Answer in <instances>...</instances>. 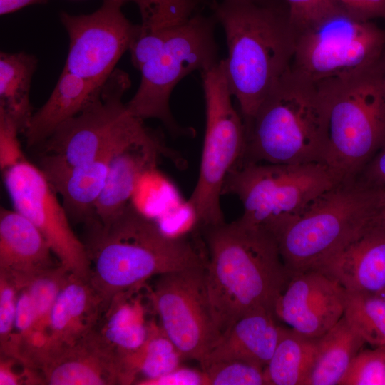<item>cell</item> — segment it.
Listing matches in <instances>:
<instances>
[{
	"label": "cell",
	"mask_w": 385,
	"mask_h": 385,
	"mask_svg": "<svg viewBox=\"0 0 385 385\" xmlns=\"http://www.w3.org/2000/svg\"><path fill=\"white\" fill-rule=\"evenodd\" d=\"M103 302L88 279L69 274L53 305L48 339L36 361L46 354L70 346L93 331Z\"/></svg>",
	"instance_id": "obj_20"
},
{
	"label": "cell",
	"mask_w": 385,
	"mask_h": 385,
	"mask_svg": "<svg viewBox=\"0 0 385 385\" xmlns=\"http://www.w3.org/2000/svg\"><path fill=\"white\" fill-rule=\"evenodd\" d=\"M295 34L335 8L331 0H283Z\"/></svg>",
	"instance_id": "obj_34"
},
{
	"label": "cell",
	"mask_w": 385,
	"mask_h": 385,
	"mask_svg": "<svg viewBox=\"0 0 385 385\" xmlns=\"http://www.w3.org/2000/svg\"><path fill=\"white\" fill-rule=\"evenodd\" d=\"M123 0H103L88 14H60V21L69 38L64 71L101 88L128 51L136 31L123 14Z\"/></svg>",
	"instance_id": "obj_14"
},
{
	"label": "cell",
	"mask_w": 385,
	"mask_h": 385,
	"mask_svg": "<svg viewBox=\"0 0 385 385\" xmlns=\"http://www.w3.org/2000/svg\"><path fill=\"white\" fill-rule=\"evenodd\" d=\"M318 270L347 291L380 293L385 288V228L369 227Z\"/></svg>",
	"instance_id": "obj_19"
},
{
	"label": "cell",
	"mask_w": 385,
	"mask_h": 385,
	"mask_svg": "<svg viewBox=\"0 0 385 385\" xmlns=\"http://www.w3.org/2000/svg\"><path fill=\"white\" fill-rule=\"evenodd\" d=\"M376 225L385 228V195L381 211L377 217Z\"/></svg>",
	"instance_id": "obj_40"
},
{
	"label": "cell",
	"mask_w": 385,
	"mask_h": 385,
	"mask_svg": "<svg viewBox=\"0 0 385 385\" xmlns=\"http://www.w3.org/2000/svg\"><path fill=\"white\" fill-rule=\"evenodd\" d=\"M37 64L33 54L0 53V111L7 115L23 134L34 113L30 91Z\"/></svg>",
	"instance_id": "obj_25"
},
{
	"label": "cell",
	"mask_w": 385,
	"mask_h": 385,
	"mask_svg": "<svg viewBox=\"0 0 385 385\" xmlns=\"http://www.w3.org/2000/svg\"><path fill=\"white\" fill-rule=\"evenodd\" d=\"M381 61L351 76L317 83L326 126L324 163L343 179L357 177L385 145Z\"/></svg>",
	"instance_id": "obj_6"
},
{
	"label": "cell",
	"mask_w": 385,
	"mask_h": 385,
	"mask_svg": "<svg viewBox=\"0 0 385 385\" xmlns=\"http://www.w3.org/2000/svg\"><path fill=\"white\" fill-rule=\"evenodd\" d=\"M240 163H324L326 126L317 84L289 68L245 126Z\"/></svg>",
	"instance_id": "obj_5"
},
{
	"label": "cell",
	"mask_w": 385,
	"mask_h": 385,
	"mask_svg": "<svg viewBox=\"0 0 385 385\" xmlns=\"http://www.w3.org/2000/svg\"><path fill=\"white\" fill-rule=\"evenodd\" d=\"M69 274L59 265L36 274L21 284L30 293L36 311L34 346L29 361H34L46 347L51 312Z\"/></svg>",
	"instance_id": "obj_29"
},
{
	"label": "cell",
	"mask_w": 385,
	"mask_h": 385,
	"mask_svg": "<svg viewBox=\"0 0 385 385\" xmlns=\"http://www.w3.org/2000/svg\"><path fill=\"white\" fill-rule=\"evenodd\" d=\"M206 265L158 276L149 290L160 326L184 359L199 363L220 339L206 284Z\"/></svg>",
	"instance_id": "obj_12"
},
{
	"label": "cell",
	"mask_w": 385,
	"mask_h": 385,
	"mask_svg": "<svg viewBox=\"0 0 385 385\" xmlns=\"http://www.w3.org/2000/svg\"><path fill=\"white\" fill-rule=\"evenodd\" d=\"M13 209L31 221L44 236L61 265L70 274L88 279L86 247L38 166L24 158L2 170Z\"/></svg>",
	"instance_id": "obj_13"
},
{
	"label": "cell",
	"mask_w": 385,
	"mask_h": 385,
	"mask_svg": "<svg viewBox=\"0 0 385 385\" xmlns=\"http://www.w3.org/2000/svg\"><path fill=\"white\" fill-rule=\"evenodd\" d=\"M20 131L15 123L0 111V167L4 170L26 158L18 140Z\"/></svg>",
	"instance_id": "obj_35"
},
{
	"label": "cell",
	"mask_w": 385,
	"mask_h": 385,
	"mask_svg": "<svg viewBox=\"0 0 385 385\" xmlns=\"http://www.w3.org/2000/svg\"><path fill=\"white\" fill-rule=\"evenodd\" d=\"M217 24L213 15L198 11L168 29L158 53L139 70V86L126 103L133 115L143 120H159L171 133L187 134L171 113L170 95L184 77L220 62L215 39Z\"/></svg>",
	"instance_id": "obj_8"
},
{
	"label": "cell",
	"mask_w": 385,
	"mask_h": 385,
	"mask_svg": "<svg viewBox=\"0 0 385 385\" xmlns=\"http://www.w3.org/2000/svg\"><path fill=\"white\" fill-rule=\"evenodd\" d=\"M17 282L0 271V353L13 358L16 302L19 291Z\"/></svg>",
	"instance_id": "obj_33"
},
{
	"label": "cell",
	"mask_w": 385,
	"mask_h": 385,
	"mask_svg": "<svg viewBox=\"0 0 385 385\" xmlns=\"http://www.w3.org/2000/svg\"><path fill=\"white\" fill-rule=\"evenodd\" d=\"M121 356L131 384L163 376L179 367L184 359L154 320L150 322L148 337L142 346Z\"/></svg>",
	"instance_id": "obj_28"
},
{
	"label": "cell",
	"mask_w": 385,
	"mask_h": 385,
	"mask_svg": "<svg viewBox=\"0 0 385 385\" xmlns=\"http://www.w3.org/2000/svg\"><path fill=\"white\" fill-rule=\"evenodd\" d=\"M130 86L128 73L115 68L100 96L62 123L40 145L43 155L77 165L96 160L149 137L153 132L123 101Z\"/></svg>",
	"instance_id": "obj_11"
},
{
	"label": "cell",
	"mask_w": 385,
	"mask_h": 385,
	"mask_svg": "<svg viewBox=\"0 0 385 385\" xmlns=\"http://www.w3.org/2000/svg\"><path fill=\"white\" fill-rule=\"evenodd\" d=\"M339 385H385V347L361 349Z\"/></svg>",
	"instance_id": "obj_32"
},
{
	"label": "cell",
	"mask_w": 385,
	"mask_h": 385,
	"mask_svg": "<svg viewBox=\"0 0 385 385\" xmlns=\"http://www.w3.org/2000/svg\"><path fill=\"white\" fill-rule=\"evenodd\" d=\"M344 316L366 343L385 347V302L379 296L346 290Z\"/></svg>",
	"instance_id": "obj_30"
},
{
	"label": "cell",
	"mask_w": 385,
	"mask_h": 385,
	"mask_svg": "<svg viewBox=\"0 0 385 385\" xmlns=\"http://www.w3.org/2000/svg\"><path fill=\"white\" fill-rule=\"evenodd\" d=\"M208 260L206 284L222 335L242 317L258 310L274 314L291 277L276 239L237 219L202 227Z\"/></svg>",
	"instance_id": "obj_1"
},
{
	"label": "cell",
	"mask_w": 385,
	"mask_h": 385,
	"mask_svg": "<svg viewBox=\"0 0 385 385\" xmlns=\"http://www.w3.org/2000/svg\"><path fill=\"white\" fill-rule=\"evenodd\" d=\"M161 156L173 158L174 153L154 132L113 155L96 205L101 225L111 222L131 202L141 179L155 170Z\"/></svg>",
	"instance_id": "obj_17"
},
{
	"label": "cell",
	"mask_w": 385,
	"mask_h": 385,
	"mask_svg": "<svg viewBox=\"0 0 385 385\" xmlns=\"http://www.w3.org/2000/svg\"><path fill=\"white\" fill-rule=\"evenodd\" d=\"M140 385H207L205 372L180 366L158 379L138 381Z\"/></svg>",
	"instance_id": "obj_37"
},
{
	"label": "cell",
	"mask_w": 385,
	"mask_h": 385,
	"mask_svg": "<svg viewBox=\"0 0 385 385\" xmlns=\"http://www.w3.org/2000/svg\"><path fill=\"white\" fill-rule=\"evenodd\" d=\"M84 228L88 281L104 309L115 296L151 277L207 264L191 242L165 233L131 202L108 224L97 220Z\"/></svg>",
	"instance_id": "obj_3"
},
{
	"label": "cell",
	"mask_w": 385,
	"mask_h": 385,
	"mask_svg": "<svg viewBox=\"0 0 385 385\" xmlns=\"http://www.w3.org/2000/svg\"><path fill=\"white\" fill-rule=\"evenodd\" d=\"M385 188L359 176L344 179L318 196L276 237L290 277L319 269L376 224Z\"/></svg>",
	"instance_id": "obj_4"
},
{
	"label": "cell",
	"mask_w": 385,
	"mask_h": 385,
	"mask_svg": "<svg viewBox=\"0 0 385 385\" xmlns=\"http://www.w3.org/2000/svg\"><path fill=\"white\" fill-rule=\"evenodd\" d=\"M346 289L319 270L292 276L278 298L274 314L298 334L311 339L324 334L343 317Z\"/></svg>",
	"instance_id": "obj_15"
},
{
	"label": "cell",
	"mask_w": 385,
	"mask_h": 385,
	"mask_svg": "<svg viewBox=\"0 0 385 385\" xmlns=\"http://www.w3.org/2000/svg\"><path fill=\"white\" fill-rule=\"evenodd\" d=\"M210 6L224 29L225 73L245 126L290 68L295 32L283 0H213Z\"/></svg>",
	"instance_id": "obj_2"
},
{
	"label": "cell",
	"mask_w": 385,
	"mask_h": 385,
	"mask_svg": "<svg viewBox=\"0 0 385 385\" xmlns=\"http://www.w3.org/2000/svg\"><path fill=\"white\" fill-rule=\"evenodd\" d=\"M254 1H260V2H266V1H272V0H254Z\"/></svg>",
	"instance_id": "obj_43"
},
{
	"label": "cell",
	"mask_w": 385,
	"mask_h": 385,
	"mask_svg": "<svg viewBox=\"0 0 385 385\" xmlns=\"http://www.w3.org/2000/svg\"><path fill=\"white\" fill-rule=\"evenodd\" d=\"M385 302V288L379 294H377Z\"/></svg>",
	"instance_id": "obj_42"
},
{
	"label": "cell",
	"mask_w": 385,
	"mask_h": 385,
	"mask_svg": "<svg viewBox=\"0 0 385 385\" xmlns=\"http://www.w3.org/2000/svg\"><path fill=\"white\" fill-rule=\"evenodd\" d=\"M117 151L77 165H69L45 155L40 158L38 167L61 197L71 222L86 226L97 220V202L106 183L109 163Z\"/></svg>",
	"instance_id": "obj_18"
},
{
	"label": "cell",
	"mask_w": 385,
	"mask_h": 385,
	"mask_svg": "<svg viewBox=\"0 0 385 385\" xmlns=\"http://www.w3.org/2000/svg\"><path fill=\"white\" fill-rule=\"evenodd\" d=\"M384 53L385 31L335 7L295 34L290 68L317 83L370 69Z\"/></svg>",
	"instance_id": "obj_10"
},
{
	"label": "cell",
	"mask_w": 385,
	"mask_h": 385,
	"mask_svg": "<svg viewBox=\"0 0 385 385\" xmlns=\"http://www.w3.org/2000/svg\"><path fill=\"white\" fill-rule=\"evenodd\" d=\"M49 0H0V14L6 15L25 6L47 3Z\"/></svg>",
	"instance_id": "obj_39"
},
{
	"label": "cell",
	"mask_w": 385,
	"mask_h": 385,
	"mask_svg": "<svg viewBox=\"0 0 385 385\" xmlns=\"http://www.w3.org/2000/svg\"><path fill=\"white\" fill-rule=\"evenodd\" d=\"M206 125L200 170L188 201L202 228L225 221L221 207L222 186L229 172L239 163L245 148V127L232 103L222 59L201 72Z\"/></svg>",
	"instance_id": "obj_9"
},
{
	"label": "cell",
	"mask_w": 385,
	"mask_h": 385,
	"mask_svg": "<svg viewBox=\"0 0 385 385\" xmlns=\"http://www.w3.org/2000/svg\"><path fill=\"white\" fill-rule=\"evenodd\" d=\"M102 87L97 88L86 79L63 70L48 100L33 113L24 133L27 146L41 145L62 123L78 115L96 99Z\"/></svg>",
	"instance_id": "obj_23"
},
{
	"label": "cell",
	"mask_w": 385,
	"mask_h": 385,
	"mask_svg": "<svg viewBox=\"0 0 385 385\" xmlns=\"http://www.w3.org/2000/svg\"><path fill=\"white\" fill-rule=\"evenodd\" d=\"M55 260L50 245L31 221L14 209L1 207L0 271L21 285L36 274L61 265Z\"/></svg>",
	"instance_id": "obj_21"
},
{
	"label": "cell",
	"mask_w": 385,
	"mask_h": 385,
	"mask_svg": "<svg viewBox=\"0 0 385 385\" xmlns=\"http://www.w3.org/2000/svg\"><path fill=\"white\" fill-rule=\"evenodd\" d=\"M317 351V339L282 327L273 354L264 368L266 385H308Z\"/></svg>",
	"instance_id": "obj_27"
},
{
	"label": "cell",
	"mask_w": 385,
	"mask_h": 385,
	"mask_svg": "<svg viewBox=\"0 0 385 385\" xmlns=\"http://www.w3.org/2000/svg\"><path fill=\"white\" fill-rule=\"evenodd\" d=\"M358 176L369 183L385 188V145L368 163Z\"/></svg>",
	"instance_id": "obj_38"
},
{
	"label": "cell",
	"mask_w": 385,
	"mask_h": 385,
	"mask_svg": "<svg viewBox=\"0 0 385 385\" xmlns=\"http://www.w3.org/2000/svg\"><path fill=\"white\" fill-rule=\"evenodd\" d=\"M36 371L43 384H130L122 356L96 329L73 344L44 355Z\"/></svg>",
	"instance_id": "obj_16"
},
{
	"label": "cell",
	"mask_w": 385,
	"mask_h": 385,
	"mask_svg": "<svg viewBox=\"0 0 385 385\" xmlns=\"http://www.w3.org/2000/svg\"><path fill=\"white\" fill-rule=\"evenodd\" d=\"M335 7L356 18L385 19V0H331Z\"/></svg>",
	"instance_id": "obj_36"
},
{
	"label": "cell",
	"mask_w": 385,
	"mask_h": 385,
	"mask_svg": "<svg viewBox=\"0 0 385 385\" xmlns=\"http://www.w3.org/2000/svg\"><path fill=\"white\" fill-rule=\"evenodd\" d=\"M366 344L343 317L317 338V351L308 385H339L351 361Z\"/></svg>",
	"instance_id": "obj_26"
},
{
	"label": "cell",
	"mask_w": 385,
	"mask_h": 385,
	"mask_svg": "<svg viewBox=\"0 0 385 385\" xmlns=\"http://www.w3.org/2000/svg\"><path fill=\"white\" fill-rule=\"evenodd\" d=\"M207 385H266L264 367L242 360H226L202 367Z\"/></svg>",
	"instance_id": "obj_31"
},
{
	"label": "cell",
	"mask_w": 385,
	"mask_h": 385,
	"mask_svg": "<svg viewBox=\"0 0 385 385\" xmlns=\"http://www.w3.org/2000/svg\"><path fill=\"white\" fill-rule=\"evenodd\" d=\"M382 86L385 93V53L381 61Z\"/></svg>",
	"instance_id": "obj_41"
},
{
	"label": "cell",
	"mask_w": 385,
	"mask_h": 385,
	"mask_svg": "<svg viewBox=\"0 0 385 385\" xmlns=\"http://www.w3.org/2000/svg\"><path fill=\"white\" fill-rule=\"evenodd\" d=\"M342 180L324 163H240L227 174L222 195L240 200V221L275 238L318 196Z\"/></svg>",
	"instance_id": "obj_7"
},
{
	"label": "cell",
	"mask_w": 385,
	"mask_h": 385,
	"mask_svg": "<svg viewBox=\"0 0 385 385\" xmlns=\"http://www.w3.org/2000/svg\"><path fill=\"white\" fill-rule=\"evenodd\" d=\"M144 285V284H143ZM143 285L115 296L103 310L96 330L120 354L139 349L148 337L150 322L139 294Z\"/></svg>",
	"instance_id": "obj_24"
},
{
	"label": "cell",
	"mask_w": 385,
	"mask_h": 385,
	"mask_svg": "<svg viewBox=\"0 0 385 385\" xmlns=\"http://www.w3.org/2000/svg\"><path fill=\"white\" fill-rule=\"evenodd\" d=\"M273 312L258 310L237 320L200 362L201 368L226 360H242L265 367L279 339L282 327Z\"/></svg>",
	"instance_id": "obj_22"
}]
</instances>
